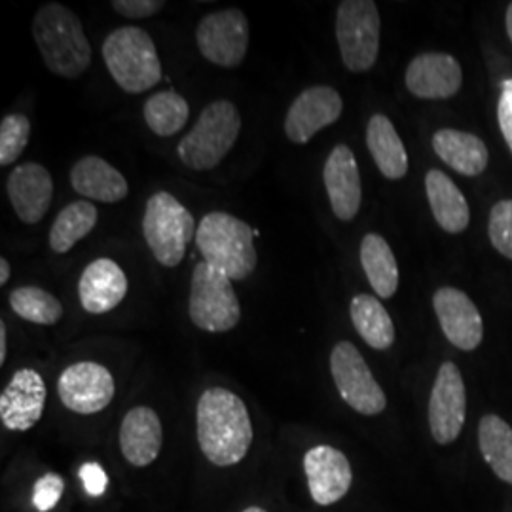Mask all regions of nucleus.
Returning a JSON list of instances; mask_svg holds the SVG:
<instances>
[{
    "label": "nucleus",
    "instance_id": "nucleus-1",
    "mask_svg": "<svg viewBox=\"0 0 512 512\" xmlns=\"http://www.w3.org/2000/svg\"><path fill=\"white\" fill-rule=\"evenodd\" d=\"M198 442L213 465L230 467L247 456L253 442V423L245 403L224 387L203 391L198 410Z\"/></svg>",
    "mask_w": 512,
    "mask_h": 512
},
{
    "label": "nucleus",
    "instance_id": "nucleus-2",
    "mask_svg": "<svg viewBox=\"0 0 512 512\" xmlns=\"http://www.w3.org/2000/svg\"><path fill=\"white\" fill-rule=\"evenodd\" d=\"M33 38L50 73L78 78L92 65V46L71 8L48 2L33 19Z\"/></svg>",
    "mask_w": 512,
    "mask_h": 512
},
{
    "label": "nucleus",
    "instance_id": "nucleus-3",
    "mask_svg": "<svg viewBox=\"0 0 512 512\" xmlns=\"http://www.w3.org/2000/svg\"><path fill=\"white\" fill-rule=\"evenodd\" d=\"M196 245L203 262L232 281H245L256 270L255 230L234 215L207 213L198 226Z\"/></svg>",
    "mask_w": 512,
    "mask_h": 512
},
{
    "label": "nucleus",
    "instance_id": "nucleus-4",
    "mask_svg": "<svg viewBox=\"0 0 512 512\" xmlns=\"http://www.w3.org/2000/svg\"><path fill=\"white\" fill-rule=\"evenodd\" d=\"M110 76L124 92L145 93L162 80V63L154 40L141 27H118L103 42Z\"/></svg>",
    "mask_w": 512,
    "mask_h": 512
},
{
    "label": "nucleus",
    "instance_id": "nucleus-5",
    "mask_svg": "<svg viewBox=\"0 0 512 512\" xmlns=\"http://www.w3.org/2000/svg\"><path fill=\"white\" fill-rule=\"evenodd\" d=\"M241 131V116L232 101L219 99L202 110L198 122L177 147L179 160L194 171H211L234 148Z\"/></svg>",
    "mask_w": 512,
    "mask_h": 512
},
{
    "label": "nucleus",
    "instance_id": "nucleus-6",
    "mask_svg": "<svg viewBox=\"0 0 512 512\" xmlns=\"http://www.w3.org/2000/svg\"><path fill=\"white\" fill-rule=\"evenodd\" d=\"M196 220L192 213L169 192H156L148 198L143 234L154 258L175 268L183 262L186 247L196 239Z\"/></svg>",
    "mask_w": 512,
    "mask_h": 512
},
{
    "label": "nucleus",
    "instance_id": "nucleus-7",
    "mask_svg": "<svg viewBox=\"0 0 512 512\" xmlns=\"http://www.w3.org/2000/svg\"><path fill=\"white\" fill-rule=\"evenodd\" d=\"M188 313L192 323L205 332L220 334L236 329L241 319V304L232 279L200 262L190 281Z\"/></svg>",
    "mask_w": 512,
    "mask_h": 512
},
{
    "label": "nucleus",
    "instance_id": "nucleus-8",
    "mask_svg": "<svg viewBox=\"0 0 512 512\" xmlns=\"http://www.w3.org/2000/svg\"><path fill=\"white\" fill-rule=\"evenodd\" d=\"M382 19L372 0H346L336 12V40L351 73L370 71L380 54Z\"/></svg>",
    "mask_w": 512,
    "mask_h": 512
},
{
    "label": "nucleus",
    "instance_id": "nucleus-9",
    "mask_svg": "<svg viewBox=\"0 0 512 512\" xmlns=\"http://www.w3.org/2000/svg\"><path fill=\"white\" fill-rule=\"evenodd\" d=\"M330 372L340 397L363 416H378L387 406L384 389L374 380L363 355L351 342H338L330 353Z\"/></svg>",
    "mask_w": 512,
    "mask_h": 512
},
{
    "label": "nucleus",
    "instance_id": "nucleus-10",
    "mask_svg": "<svg viewBox=\"0 0 512 512\" xmlns=\"http://www.w3.org/2000/svg\"><path fill=\"white\" fill-rule=\"evenodd\" d=\"M249 38V19L238 8L211 12L196 29L200 54L222 69H236L243 63Z\"/></svg>",
    "mask_w": 512,
    "mask_h": 512
},
{
    "label": "nucleus",
    "instance_id": "nucleus-11",
    "mask_svg": "<svg viewBox=\"0 0 512 512\" xmlns=\"http://www.w3.org/2000/svg\"><path fill=\"white\" fill-rule=\"evenodd\" d=\"M114 393L116 385L109 368L93 361L67 366L57 382V395L63 406L84 416L105 410Z\"/></svg>",
    "mask_w": 512,
    "mask_h": 512
},
{
    "label": "nucleus",
    "instance_id": "nucleus-12",
    "mask_svg": "<svg viewBox=\"0 0 512 512\" xmlns=\"http://www.w3.org/2000/svg\"><path fill=\"white\" fill-rule=\"evenodd\" d=\"M467 416V393L463 376L452 361L442 363L429 399V427L439 444L458 439Z\"/></svg>",
    "mask_w": 512,
    "mask_h": 512
},
{
    "label": "nucleus",
    "instance_id": "nucleus-13",
    "mask_svg": "<svg viewBox=\"0 0 512 512\" xmlns=\"http://www.w3.org/2000/svg\"><path fill=\"white\" fill-rule=\"evenodd\" d=\"M344 112L342 95L330 86H311L300 93L287 110L285 135L294 145H306L332 126Z\"/></svg>",
    "mask_w": 512,
    "mask_h": 512
},
{
    "label": "nucleus",
    "instance_id": "nucleus-14",
    "mask_svg": "<svg viewBox=\"0 0 512 512\" xmlns=\"http://www.w3.org/2000/svg\"><path fill=\"white\" fill-rule=\"evenodd\" d=\"M46 384L37 370L21 368L0 395V420L8 431H29L37 425L46 406Z\"/></svg>",
    "mask_w": 512,
    "mask_h": 512
},
{
    "label": "nucleus",
    "instance_id": "nucleus-15",
    "mask_svg": "<svg viewBox=\"0 0 512 512\" xmlns=\"http://www.w3.org/2000/svg\"><path fill=\"white\" fill-rule=\"evenodd\" d=\"M433 308L448 342L461 351L480 346L484 325L473 300L454 287H442L433 296Z\"/></svg>",
    "mask_w": 512,
    "mask_h": 512
},
{
    "label": "nucleus",
    "instance_id": "nucleus-16",
    "mask_svg": "<svg viewBox=\"0 0 512 512\" xmlns=\"http://www.w3.org/2000/svg\"><path fill=\"white\" fill-rule=\"evenodd\" d=\"M6 190L18 219L25 224H37L44 219L54 200L52 175L37 162L14 167L8 175Z\"/></svg>",
    "mask_w": 512,
    "mask_h": 512
},
{
    "label": "nucleus",
    "instance_id": "nucleus-17",
    "mask_svg": "<svg viewBox=\"0 0 512 512\" xmlns=\"http://www.w3.org/2000/svg\"><path fill=\"white\" fill-rule=\"evenodd\" d=\"M404 82L418 99H450L461 90L463 71L456 57L431 52L410 61Z\"/></svg>",
    "mask_w": 512,
    "mask_h": 512
},
{
    "label": "nucleus",
    "instance_id": "nucleus-18",
    "mask_svg": "<svg viewBox=\"0 0 512 512\" xmlns=\"http://www.w3.org/2000/svg\"><path fill=\"white\" fill-rule=\"evenodd\" d=\"M323 181L336 219L344 222L355 219L361 209L363 190L359 165L348 145L332 148L323 169Z\"/></svg>",
    "mask_w": 512,
    "mask_h": 512
},
{
    "label": "nucleus",
    "instance_id": "nucleus-19",
    "mask_svg": "<svg viewBox=\"0 0 512 512\" xmlns=\"http://www.w3.org/2000/svg\"><path fill=\"white\" fill-rule=\"evenodd\" d=\"M304 471L313 501L317 505H334L351 488V465L348 458L332 446H315L304 458Z\"/></svg>",
    "mask_w": 512,
    "mask_h": 512
},
{
    "label": "nucleus",
    "instance_id": "nucleus-20",
    "mask_svg": "<svg viewBox=\"0 0 512 512\" xmlns=\"http://www.w3.org/2000/svg\"><path fill=\"white\" fill-rule=\"evenodd\" d=\"M128 294V277L110 258H97L80 275L78 296L84 311L103 315L120 306Z\"/></svg>",
    "mask_w": 512,
    "mask_h": 512
},
{
    "label": "nucleus",
    "instance_id": "nucleus-21",
    "mask_svg": "<svg viewBox=\"0 0 512 512\" xmlns=\"http://www.w3.org/2000/svg\"><path fill=\"white\" fill-rule=\"evenodd\" d=\"M162 421L148 408H131L120 427V450L135 467H147L160 456L162 450Z\"/></svg>",
    "mask_w": 512,
    "mask_h": 512
},
{
    "label": "nucleus",
    "instance_id": "nucleus-22",
    "mask_svg": "<svg viewBox=\"0 0 512 512\" xmlns=\"http://www.w3.org/2000/svg\"><path fill=\"white\" fill-rule=\"evenodd\" d=\"M74 192L99 203L122 202L129 194L126 177L99 156H84L71 169Z\"/></svg>",
    "mask_w": 512,
    "mask_h": 512
},
{
    "label": "nucleus",
    "instance_id": "nucleus-23",
    "mask_svg": "<svg viewBox=\"0 0 512 512\" xmlns=\"http://www.w3.org/2000/svg\"><path fill=\"white\" fill-rule=\"evenodd\" d=\"M433 148L444 164L465 177L484 173L490 162V152L484 141L467 131L439 129L433 135Z\"/></svg>",
    "mask_w": 512,
    "mask_h": 512
},
{
    "label": "nucleus",
    "instance_id": "nucleus-24",
    "mask_svg": "<svg viewBox=\"0 0 512 512\" xmlns=\"http://www.w3.org/2000/svg\"><path fill=\"white\" fill-rule=\"evenodd\" d=\"M425 192L440 228L448 234L465 232L471 220V211L454 181L439 169H431L425 175Z\"/></svg>",
    "mask_w": 512,
    "mask_h": 512
},
{
    "label": "nucleus",
    "instance_id": "nucleus-25",
    "mask_svg": "<svg viewBox=\"0 0 512 512\" xmlns=\"http://www.w3.org/2000/svg\"><path fill=\"white\" fill-rule=\"evenodd\" d=\"M366 147L385 179L399 181L408 173V154L403 139L385 114H374L368 120Z\"/></svg>",
    "mask_w": 512,
    "mask_h": 512
},
{
    "label": "nucleus",
    "instance_id": "nucleus-26",
    "mask_svg": "<svg viewBox=\"0 0 512 512\" xmlns=\"http://www.w3.org/2000/svg\"><path fill=\"white\" fill-rule=\"evenodd\" d=\"M361 266L374 293L391 298L399 289V266L389 243L380 234H366L361 241Z\"/></svg>",
    "mask_w": 512,
    "mask_h": 512
},
{
    "label": "nucleus",
    "instance_id": "nucleus-27",
    "mask_svg": "<svg viewBox=\"0 0 512 512\" xmlns=\"http://www.w3.org/2000/svg\"><path fill=\"white\" fill-rule=\"evenodd\" d=\"M349 315L353 327L370 348L389 349L395 342V327L382 302L370 294H357L351 300Z\"/></svg>",
    "mask_w": 512,
    "mask_h": 512
},
{
    "label": "nucleus",
    "instance_id": "nucleus-28",
    "mask_svg": "<svg viewBox=\"0 0 512 512\" xmlns=\"http://www.w3.org/2000/svg\"><path fill=\"white\" fill-rule=\"evenodd\" d=\"M478 446L495 475L512 484L511 425L495 414L484 416L478 425Z\"/></svg>",
    "mask_w": 512,
    "mask_h": 512
},
{
    "label": "nucleus",
    "instance_id": "nucleus-29",
    "mask_svg": "<svg viewBox=\"0 0 512 512\" xmlns=\"http://www.w3.org/2000/svg\"><path fill=\"white\" fill-rule=\"evenodd\" d=\"M99 220L97 207L90 202H73L59 211L50 228V249L63 255L69 253L80 239L86 238Z\"/></svg>",
    "mask_w": 512,
    "mask_h": 512
},
{
    "label": "nucleus",
    "instance_id": "nucleus-30",
    "mask_svg": "<svg viewBox=\"0 0 512 512\" xmlns=\"http://www.w3.org/2000/svg\"><path fill=\"white\" fill-rule=\"evenodd\" d=\"M143 116L154 135L171 137L188 124L190 107L181 93L165 90L148 97L143 107Z\"/></svg>",
    "mask_w": 512,
    "mask_h": 512
},
{
    "label": "nucleus",
    "instance_id": "nucleus-31",
    "mask_svg": "<svg viewBox=\"0 0 512 512\" xmlns=\"http://www.w3.org/2000/svg\"><path fill=\"white\" fill-rule=\"evenodd\" d=\"M10 308L21 319L44 327L55 325L63 317V306L54 294L33 285L14 289L10 293Z\"/></svg>",
    "mask_w": 512,
    "mask_h": 512
},
{
    "label": "nucleus",
    "instance_id": "nucleus-32",
    "mask_svg": "<svg viewBox=\"0 0 512 512\" xmlns=\"http://www.w3.org/2000/svg\"><path fill=\"white\" fill-rule=\"evenodd\" d=\"M31 122L25 114H8L0 124V165L14 164L29 145Z\"/></svg>",
    "mask_w": 512,
    "mask_h": 512
},
{
    "label": "nucleus",
    "instance_id": "nucleus-33",
    "mask_svg": "<svg viewBox=\"0 0 512 512\" xmlns=\"http://www.w3.org/2000/svg\"><path fill=\"white\" fill-rule=\"evenodd\" d=\"M488 236L495 251L512 260V200H501L492 207Z\"/></svg>",
    "mask_w": 512,
    "mask_h": 512
},
{
    "label": "nucleus",
    "instance_id": "nucleus-34",
    "mask_svg": "<svg viewBox=\"0 0 512 512\" xmlns=\"http://www.w3.org/2000/svg\"><path fill=\"white\" fill-rule=\"evenodd\" d=\"M63 490H65V482L61 476L55 475V473L40 476L35 482V494H33L35 507L40 512L52 511L59 503Z\"/></svg>",
    "mask_w": 512,
    "mask_h": 512
},
{
    "label": "nucleus",
    "instance_id": "nucleus-35",
    "mask_svg": "<svg viewBox=\"0 0 512 512\" xmlns=\"http://www.w3.org/2000/svg\"><path fill=\"white\" fill-rule=\"evenodd\" d=\"M165 2L162 0H114L112 8L116 14L128 19H147L156 16Z\"/></svg>",
    "mask_w": 512,
    "mask_h": 512
},
{
    "label": "nucleus",
    "instance_id": "nucleus-36",
    "mask_svg": "<svg viewBox=\"0 0 512 512\" xmlns=\"http://www.w3.org/2000/svg\"><path fill=\"white\" fill-rule=\"evenodd\" d=\"M497 120H499L501 133L512 152V78L503 82L499 105H497Z\"/></svg>",
    "mask_w": 512,
    "mask_h": 512
},
{
    "label": "nucleus",
    "instance_id": "nucleus-37",
    "mask_svg": "<svg viewBox=\"0 0 512 512\" xmlns=\"http://www.w3.org/2000/svg\"><path fill=\"white\" fill-rule=\"evenodd\" d=\"M80 478L84 482V488L88 494L97 497V495L105 494L107 486H109V476L97 465V463H86L80 469Z\"/></svg>",
    "mask_w": 512,
    "mask_h": 512
},
{
    "label": "nucleus",
    "instance_id": "nucleus-38",
    "mask_svg": "<svg viewBox=\"0 0 512 512\" xmlns=\"http://www.w3.org/2000/svg\"><path fill=\"white\" fill-rule=\"evenodd\" d=\"M8 355V338H6V325L0 321V365H4Z\"/></svg>",
    "mask_w": 512,
    "mask_h": 512
},
{
    "label": "nucleus",
    "instance_id": "nucleus-39",
    "mask_svg": "<svg viewBox=\"0 0 512 512\" xmlns=\"http://www.w3.org/2000/svg\"><path fill=\"white\" fill-rule=\"evenodd\" d=\"M8 279H10V264H8V260L2 256V258H0V285H6Z\"/></svg>",
    "mask_w": 512,
    "mask_h": 512
},
{
    "label": "nucleus",
    "instance_id": "nucleus-40",
    "mask_svg": "<svg viewBox=\"0 0 512 512\" xmlns=\"http://www.w3.org/2000/svg\"><path fill=\"white\" fill-rule=\"evenodd\" d=\"M505 23H507V33H509V38H511L512 42V2L509 4V8H507V18H505Z\"/></svg>",
    "mask_w": 512,
    "mask_h": 512
},
{
    "label": "nucleus",
    "instance_id": "nucleus-41",
    "mask_svg": "<svg viewBox=\"0 0 512 512\" xmlns=\"http://www.w3.org/2000/svg\"><path fill=\"white\" fill-rule=\"evenodd\" d=\"M243 512H266L264 509H260V507H249V509H245Z\"/></svg>",
    "mask_w": 512,
    "mask_h": 512
}]
</instances>
